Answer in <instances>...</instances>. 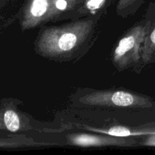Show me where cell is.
Returning <instances> with one entry per match:
<instances>
[{"mask_svg":"<svg viewBox=\"0 0 155 155\" xmlns=\"http://www.w3.org/2000/svg\"><path fill=\"white\" fill-rule=\"evenodd\" d=\"M93 21H80L59 27H50L39 36L36 48L47 57H60L78 48L92 30Z\"/></svg>","mask_w":155,"mask_h":155,"instance_id":"obj_1","label":"cell"},{"mask_svg":"<svg viewBox=\"0 0 155 155\" xmlns=\"http://www.w3.org/2000/svg\"><path fill=\"white\" fill-rule=\"evenodd\" d=\"M151 27L150 22L138 25L123 36L114 51L113 61L117 68L124 69L140 59L142 44Z\"/></svg>","mask_w":155,"mask_h":155,"instance_id":"obj_2","label":"cell"},{"mask_svg":"<svg viewBox=\"0 0 155 155\" xmlns=\"http://www.w3.org/2000/svg\"><path fill=\"white\" fill-rule=\"evenodd\" d=\"M79 101L92 107H151L150 98L126 91H98L80 97Z\"/></svg>","mask_w":155,"mask_h":155,"instance_id":"obj_3","label":"cell"},{"mask_svg":"<svg viewBox=\"0 0 155 155\" xmlns=\"http://www.w3.org/2000/svg\"><path fill=\"white\" fill-rule=\"evenodd\" d=\"M50 18H52L51 0H31L23 12L21 28L32 29Z\"/></svg>","mask_w":155,"mask_h":155,"instance_id":"obj_4","label":"cell"},{"mask_svg":"<svg viewBox=\"0 0 155 155\" xmlns=\"http://www.w3.org/2000/svg\"><path fill=\"white\" fill-rule=\"evenodd\" d=\"M126 137L113 136H95L89 134H75L68 137L70 144L81 147H99L106 145H132L134 142Z\"/></svg>","mask_w":155,"mask_h":155,"instance_id":"obj_5","label":"cell"},{"mask_svg":"<svg viewBox=\"0 0 155 155\" xmlns=\"http://www.w3.org/2000/svg\"><path fill=\"white\" fill-rule=\"evenodd\" d=\"M22 129L21 117L15 108V101L2 99L0 102V130L17 133Z\"/></svg>","mask_w":155,"mask_h":155,"instance_id":"obj_6","label":"cell"},{"mask_svg":"<svg viewBox=\"0 0 155 155\" xmlns=\"http://www.w3.org/2000/svg\"><path fill=\"white\" fill-rule=\"evenodd\" d=\"M98 132L105 133L110 136H117V137H130V136H149V135L155 134V128L133 131L124 127H113L107 130H98Z\"/></svg>","mask_w":155,"mask_h":155,"instance_id":"obj_7","label":"cell"},{"mask_svg":"<svg viewBox=\"0 0 155 155\" xmlns=\"http://www.w3.org/2000/svg\"><path fill=\"white\" fill-rule=\"evenodd\" d=\"M155 53V22L150 29L142 47V58L145 63L149 61Z\"/></svg>","mask_w":155,"mask_h":155,"instance_id":"obj_8","label":"cell"},{"mask_svg":"<svg viewBox=\"0 0 155 155\" xmlns=\"http://www.w3.org/2000/svg\"><path fill=\"white\" fill-rule=\"evenodd\" d=\"M26 142L21 138L0 137V148H15L24 145Z\"/></svg>","mask_w":155,"mask_h":155,"instance_id":"obj_9","label":"cell"},{"mask_svg":"<svg viewBox=\"0 0 155 155\" xmlns=\"http://www.w3.org/2000/svg\"><path fill=\"white\" fill-rule=\"evenodd\" d=\"M52 2V17L56 16L61 12L68 10L74 4V0H51Z\"/></svg>","mask_w":155,"mask_h":155,"instance_id":"obj_10","label":"cell"},{"mask_svg":"<svg viewBox=\"0 0 155 155\" xmlns=\"http://www.w3.org/2000/svg\"><path fill=\"white\" fill-rule=\"evenodd\" d=\"M105 0H87L86 7L91 12L98 10L104 5Z\"/></svg>","mask_w":155,"mask_h":155,"instance_id":"obj_11","label":"cell"},{"mask_svg":"<svg viewBox=\"0 0 155 155\" xmlns=\"http://www.w3.org/2000/svg\"><path fill=\"white\" fill-rule=\"evenodd\" d=\"M138 0H119L117 5V11L120 12V11L124 10L125 8L130 7V5H133Z\"/></svg>","mask_w":155,"mask_h":155,"instance_id":"obj_12","label":"cell"},{"mask_svg":"<svg viewBox=\"0 0 155 155\" xmlns=\"http://www.w3.org/2000/svg\"><path fill=\"white\" fill-rule=\"evenodd\" d=\"M143 145H146V146L155 147V134L147 136V138L143 142Z\"/></svg>","mask_w":155,"mask_h":155,"instance_id":"obj_13","label":"cell"},{"mask_svg":"<svg viewBox=\"0 0 155 155\" xmlns=\"http://www.w3.org/2000/svg\"><path fill=\"white\" fill-rule=\"evenodd\" d=\"M4 1H5V0H0V7H1V6H2V3L4 2Z\"/></svg>","mask_w":155,"mask_h":155,"instance_id":"obj_14","label":"cell"},{"mask_svg":"<svg viewBox=\"0 0 155 155\" xmlns=\"http://www.w3.org/2000/svg\"><path fill=\"white\" fill-rule=\"evenodd\" d=\"M154 54H155V53H154Z\"/></svg>","mask_w":155,"mask_h":155,"instance_id":"obj_15","label":"cell"}]
</instances>
